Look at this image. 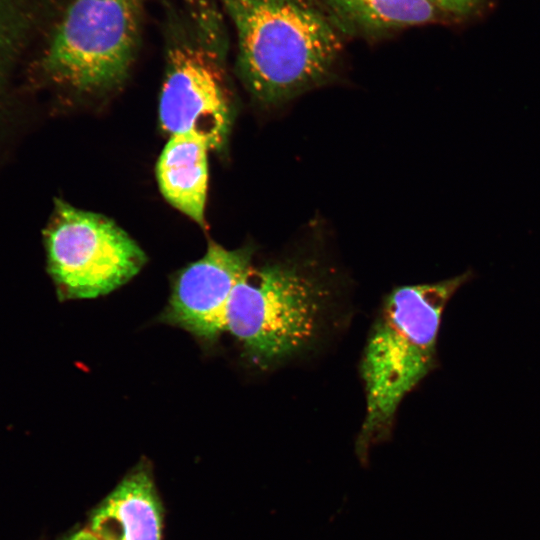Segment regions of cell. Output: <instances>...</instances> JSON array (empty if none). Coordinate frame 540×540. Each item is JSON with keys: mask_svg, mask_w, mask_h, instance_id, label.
<instances>
[{"mask_svg": "<svg viewBox=\"0 0 540 540\" xmlns=\"http://www.w3.org/2000/svg\"><path fill=\"white\" fill-rule=\"evenodd\" d=\"M347 33L381 36L399 29L459 23L427 0H322Z\"/></svg>", "mask_w": 540, "mask_h": 540, "instance_id": "cell-10", "label": "cell"}, {"mask_svg": "<svg viewBox=\"0 0 540 540\" xmlns=\"http://www.w3.org/2000/svg\"><path fill=\"white\" fill-rule=\"evenodd\" d=\"M458 22L482 14L490 0H427Z\"/></svg>", "mask_w": 540, "mask_h": 540, "instance_id": "cell-11", "label": "cell"}, {"mask_svg": "<svg viewBox=\"0 0 540 540\" xmlns=\"http://www.w3.org/2000/svg\"><path fill=\"white\" fill-rule=\"evenodd\" d=\"M216 0H183L166 11V72L159 102L169 135L196 133L220 148L231 124L223 60L227 33Z\"/></svg>", "mask_w": 540, "mask_h": 540, "instance_id": "cell-4", "label": "cell"}, {"mask_svg": "<svg viewBox=\"0 0 540 540\" xmlns=\"http://www.w3.org/2000/svg\"><path fill=\"white\" fill-rule=\"evenodd\" d=\"M161 506L146 469L128 475L93 513L89 529L103 540H161Z\"/></svg>", "mask_w": 540, "mask_h": 540, "instance_id": "cell-9", "label": "cell"}, {"mask_svg": "<svg viewBox=\"0 0 540 540\" xmlns=\"http://www.w3.org/2000/svg\"><path fill=\"white\" fill-rule=\"evenodd\" d=\"M47 269L61 300L117 289L144 266L138 244L107 217L58 201L45 231Z\"/></svg>", "mask_w": 540, "mask_h": 540, "instance_id": "cell-6", "label": "cell"}, {"mask_svg": "<svg viewBox=\"0 0 540 540\" xmlns=\"http://www.w3.org/2000/svg\"><path fill=\"white\" fill-rule=\"evenodd\" d=\"M22 18L13 0H0V57L12 43Z\"/></svg>", "mask_w": 540, "mask_h": 540, "instance_id": "cell-12", "label": "cell"}, {"mask_svg": "<svg viewBox=\"0 0 540 540\" xmlns=\"http://www.w3.org/2000/svg\"><path fill=\"white\" fill-rule=\"evenodd\" d=\"M332 300L328 280L308 259L251 266L232 291L225 331L252 364L269 369L312 348Z\"/></svg>", "mask_w": 540, "mask_h": 540, "instance_id": "cell-3", "label": "cell"}, {"mask_svg": "<svg viewBox=\"0 0 540 540\" xmlns=\"http://www.w3.org/2000/svg\"><path fill=\"white\" fill-rule=\"evenodd\" d=\"M142 6L143 0H72L44 57L48 74L84 92L122 82L139 47Z\"/></svg>", "mask_w": 540, "mask_h": 540, "instance_id": "cell-5", "label": "cell"}, {"mask_svg": "<svg viewBox=\"0 0 540 540\" xmlns=\"http://www.w3.org/2000/svg\"><path fill=\"white\" fill-rule=\"evenodd\" d=\"M473 274L405 285L384 299L367 338L360 365L365 416L357 439L362 457L385 439L403 399L436 365L443 311Z\"/></svg>", "mask_w": 540, "mask_h": 540, "instance_id": "cell-2", "label": "cell"}, {"mask_svg": "<svg viewBox=\"0 0 540 540\" xmlns=\"http://www.w3.org/2000/svg\"><path fill=\"white\" fill-rule=\"evenodd\" d=\"M209 142L196 133L170 135L156 166L164 198L180 212L206 227Z\"/></svg>", "mask_w": 540, "mask_h": 540, "instance_id": "cell-8", "label": "cell"}, {"mask_svg": "<svg viewBox=\"0 0 540 540\" xmlns=\"http://www.w3.org/2000/svg\"><path fill=\"white\" fill-rule=\"evenodd\" d=\"M252 250H227L211 242L205 255L175 278L162 321L178 326L207 342L225 331L232 291L252 266Z\"/></svg>", "mask_w": 540, "mask_h": 540, "instance_id": "cell-7", "label": "cell"}, {"mask_svg": "<svg viewBox=\"0 0 540 540\" xmlns=\"http://www.w3.org/2000/svg\"><path fill=\"white\" fill-rule=\"evenodd\" d=\"M67 540H103L92 532L89 528L81 530L73 534Z\"/></svg>", "mask_w": 540, "mask_h": 540, "instance_id": "cell-13", "label": "cell"}, {"mask_svg": "<svg viewBox=\"0 0 540 540\" xmlns=\"http://www.w3.org/2000/svg\"><path fill=\"white\" fill-rule=\"evenodd\" d=\"M216 1L234 24L238 68L260 103H286L334 76L347 33L322 0Z\"/></svg>", "mask_w": 540, "mask_h": 540, "instance_id": "cell-1", "label": "cell"}]
</instances>
